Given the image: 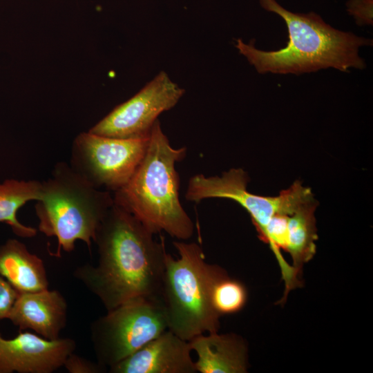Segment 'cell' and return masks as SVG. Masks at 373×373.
<instances>
[{
    "mask_svg": "<svg viewBox=\"0 0 373 373\" xmlns=\"http://www.w3.org/2000/svg\"><path fill=\"white\" fill-rule=\"evenodd\" d=\"M173 244L179 256L166 252L160 293L168 329L186 341L218 332L220 316L212 307L211 293L214 283L227 271L207 262L198 244L184 240Z\"/></svg>",
    "mask_w": 373,
    "mask_h": 373,
    "instance_id": "5b68a950",
    "label": "cell"
},
{
    "mask_svg": "<svg viewBox=\"0 0 373 373\" xmlns=\"http://www.w3.org/2000/svg\"><path fill=\"white\" fill-rule=\"evenodd\" d=\"M249 177L242 169H231L221 176L206 177L197 174L189 180L186 200L200 202L208 198H224L236 202L249 214L258 236L277 213H291L314 195L310 188L300 181L274 197L254 194L247 190Z\"/></svg>",
    "mask_w": 373,
    "mask_h": 373,
    "instance_id": "52a82bcc",
    "label": "cell"
},
{
    "mask_svg": "<svg viewBox=\"0 0 373 373\" xmlns=\"http://www.w3.org/2000/svg\"><path fill=\"white\" fill-rule=\"evenodd\" d=\"M67 303L57 290L19 293L8 316L20 330L30 329L55 340L66 326Z\"/></svg>",
    "mask_w": 373,
    "mask_h": 373,
    "instance_id": "7c38bea8",
    "label": "cell"
},
{
    "mask_svg": "<svg viewBox=\"0 0 373 373\" xmlns=\"http://www.w3.org/2000/svg\"><path fill=\"white\" fill-rule=\"evenodd\" d=\"M64 366L70 373H101L107 369L99 363H93L73 353L66 359Z\"/></svg>",
    "mask_w": 373,
    "mask_h": 373,
    "instance_id": "ac0fdd59",
    "label": "cell"
},
{
    "mask_svg": "<svg viewBox=\"0 0 373 373\" xmlns=\"http://www.w3.org/2000/svg\"><path fill=\"white\" fill-rule=\"evenodd\" d=\"M41 182L10 179L0 183V222L10 226L12 231L22 238H31L37 229L21 223L17 218V211L30 200H38Z\"/></svg>",
    "mask_w": 373,
    "mask_h": 373,
    "instance_id": "2e32d148",
    "label": "cell"
},
{
    "mask_svg": "<svg viewBox=\"0 0 373 373\" xmlns=\"http://www.w3.org/2000/svg\"><path fill=\"white\" fill-rule=\"evenodd\" d=\"M318 205L313 197L303 202L289 216L287 252L293 261V267L298 278L303 265L315 255L318 239L315 211Z\"/></svg>",
    "mask_w": 373,
    "mask_h": 373,
    "instance_id": "9a60e30c",
    "label": "cell"
},
{
    "mask_svg": "<svg viewBox=\"0 0 373 373\" xmlns=\"http://www.w3.org/2000/svg\"><path fill=\"white\" fill-rule=\"evenodd\" d=\"M167 329L160 298L128 300L91 324L90 337L97 363L110 368Z\"/></svg>",
    "mask_w": 373,
    "mask_h": 373,
    "instance_id": "8992f818",
    "label": "cell"
},
{
    "mask_svg": "<svg viewBox=\"0 0 373 373\" xmlns=\"http://www.w3.org/2000/svg\"><path fill=\"white\" fill-rule=\"evenodd\" d=\"M149 140V137L122 139L81 133L74 140L70 166L95 187L114 193L133 175Z\"/></svg>",
    "mask_w": 373,
    "mask_h": 373,
    "instance_id": "ba28073f",
    "label": "cell"
},
{
    "mask_svg": "<svg viewBox=\"0 0 373 373\" xmlns=\"http://www.w3.org/2000/svg\"><path fill=\"white\" fill-rule=\"evenodd\" d=\"M113 196L90 183L65 162L56 164L52 175L41 182V194L35 206L39 230L57 240L61 249L70 252L75 242H84L90 252L97 231Z\"/></svg>",
    "mask_w": 373,
    "mask_h": 373,
    "instance_id": "277c9868",
    "label": "cell"
},
{
    "mask_svg": "<svg viewBox=\"0 0 373 373\" xmlns=\"http://www.w3.org/2000/svg\"><path fill=\"white\" fill-rule=\"evenodd\" d=\"M347 5L358 26L372 25V0H350Z\"/></svg>",
    "mask_w": 373,
    "mask_h": 373,
    "instance_id": "d6986e66",
    "label": "cell"
},
{
    "mask_svg": "<svg viewBox=\"0 0 373 373\" xmlns=\"http://www.w3.org/2000/svg\"><path fill=\"white\" fill-rule=\"evenodd\" d=\"M197 355L195 367L200 373H245L248 370V350L237 334H202L189 341Z\"/></svg>",
    "mask_w": 373,
    "mask_h": 373,
    "instance_id": "4fadbf2b",
    "label": "cell"
},
{
    "mask_svg": "<svg viewBox=\"0 0 373 373\" xmlns=\"http://www.w3.org/2000/svg\"><path fill=\"white\" fill-rule=\"evenodd\" d=\"M184 90L161 71L136 95L92 127L91 133L122 139L146 138L163 112L174 107Z\"/></svg>",
    "mask_w": 373,
    "mask_h": 373,
    "instance_id": "9c48e42d",
    "label": "cell"
},
{
    "mask_svg": "<svg viewBox=\"0 0 373 373\" xmlns=\"http://www.w3.org/2000/svg\"><path fill=\"white\" fill-rule=\"evenodd\" d=\"M19 292L0 275V320L8 318Z\"/></svg>",
    "mask_w": 373,
    "mask_h": 373,
    "instance_id": "ffe728a7",
    "label": "cell"
},
{
    "mask_svg": "<svg viewBox=\"0 0 373 373\" xmlns=\"http://www.w3.org/2000/svg\"><path fill=\"white\" fill-rule=\"evenodd\" d=\"M259 1L264 9L283 19L289 41L283 48L267 52L256 48L252 42L247 44L241 39L236 40V47L240 53L258 73L299 75L329 67L343 72L350 68H365L358 48L372 45V40L336 30L316 13H294L276 0Z\"/></svg>",
    "mask_w": 373,
    "mask_h": 373,
    "instance_id": "7a4b0ae2",
    "label": "cell"
},
{
    "mask_svg": "<svg viewBox=\"0 0 373 373\" xmlns=\"http://www.w3.org/2000/svg\"><path fill=\"white\" fill-rule=\"evenodd\" d=\"M186 149L171 146L157 119L145 155L128 183L114 192V203L133 214L150 231H164L179 240H189L194 224L179 199L180 178L175 164Z\"/></svg>",
    "mask_w": 373,
    "mask_h": 373,
    "instance_id": "3957f363",
    "label": "cell"
},
{
    "mask_svg": "<svg viewBox=\"0 0 373 373\" xmlns=\"http://www.w3.org/2000/svg\"><path fill=\"white\" fill-rule=\"evenodd\" d=\"M133 214L113 204L99 224L94 242L96 266L77 267L74 276L97 296L107 311L137 297L160 299L166 251Z\"/></svg>",
    "mask_w": 373,
    "mask_h": 373,
    "instance_id": "6da1fadb",
    "label": "cell"
},
{
    "mask_svg": "<svg viewBox=\"0 0 373 373\" xmlns=\"http://www.w3.org/2000/svg\"><path fill=\"white\" fill-rule=\"evenodd\" d=\"M189 341L169 329L108 368L111 373H195Z\"/></svg>",
    "mask_w": 373,
    "mask_h": 373,
    "instance_id": "8fae6325",
    "label": "cell"
},
{
    "mask_svg": "<svg viewBox=\"0 0 373 373\" xmlns=\"http://www.w3.org/2000/svg\"><path fill=\"white\" fill-rule=\"evenodd\" d=\"M76 343L69 338L49 340L30 332L11 339L0 334V373H51L64 366Z\"/></svg>",
    "mask_w": 373,
    "mask_h": 373,
    "instance_id": "30bf717a",
    "label": "cell"
},
{
    "mask_svg": "<svg viewBox=\"0 0 373 373\" xmlns=\"http://www.w3.org/2000/svg\"><path fill=\"white\" fill-rule=\"evenodd\" d=\"M247 300L246 286L241 281L229 276L227 273L219 278L213 285L211 305L220 317L240 312Z\"/></svg>",
    "mask_w": 373,
    "mask_h": 373,
    "instance_id": "e0dca14e",
    "label": "cell"
},
{
    "mask_svg": "<svg viewBox=\"0 0 373 373\" xmlns=\"http://www.w3.org/2000/svg\"><path fill=\"white\" fill-rule=\"evenodd\" d=\"M0 275L19 293L48 287L43 260L16 239H9L0 247Z\"/></svg>",
    "mask_w": 373,
    "mask_h": 373,
    "instance_id": "5bb4252c",
    "label": "cell"
}]
</instances>
